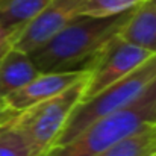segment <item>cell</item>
I'll return each mask as SVG.
<instances>
[{
    "label": "cell",
    "instance_id": "obj_6",
    "mask_svg": "<svg viewBox=\"0 0 156 156\" xmlns=\"http://www.w3.org/2000/svg\"><path fill=\"white\" fill-rule=\"evenodd\" d=\"M82 3L83 0H52L17 32L12 49L24 53L35 52L79 15Z\"/></svg>",
    "mask_w": 156,
    "mask_h": 156
},
{
    "label": "cell",
    "instance_id": "obj_2",
    "mask_svg": "<svg viewBox=\"0 0 156 156\" xmlns=\"http://www.w3.org/2000/svg\"><path fill=\"white\" fill-rule=\"evenodd\" d=\"M155 123L156 79L132 103L97 118L68 143L52 147L44 156H96L123 138Z\"/></svg>",
    "mask_w": 156,
    "mask_h": 156
},
{
    "label": "cell",
    "instance_id": "obj_11",
    "mask_svg": "<svg viewBox=\"0 0 156 156\" xmlns=\"http://www.w3.org/2000/svg\"><path fill=\"white\" fill-rule=\"evenodd\" d=\"M52 0H2L0 24L9 30L18 32Z\"/></svg>",
    "mask_w": 156,
    "mask_h": 156
},
{
    "label": "cell",
    "instance_id": "obj_15",
    "mask_svg": "<svg viewBox=\"0 0 156 156\" xmlns=\"http://www.w3.org/2000/svg\"><path fill=\"white\" fill-rule=\"evenodd\" d=\"M15 112H12V111H9L8 108H6V105L3 102V99L0 97V121H5V120H8L9 117H12Z\"/></svg>",
    "mask_w": 156,
    "mask_h": 156
},
{
    "label": "cell",
    "instance_id": "obj_14",
    "mask_svg": "<svg viewBox=\"0 0 156 156\" xmlns=\"http://www.w3.org/2000/svg\"><path fill=\"white\" fill-rule=\"evenodd\" d=\"M15 35H17V32L9 30V29H6L0 24V59L12 49Z\"/></svg>",
    "mask_w": 156,
    "mask_h": 156
},
{
    "label": "cell",
    "instance_id": "obj_13",
    "mask_svg": "<svg viewBox=\"0 0 156 156\" xmlns=\"http://www.w3.org/2000/svg\"><path fill=\"white\" fill-rule=\"evenodd\" d=\"M144 0H83L79 15L105 18L132 11Z\"/></svg>",
    "mask_w": 156,
    "mask_h": 156
},
{
    "label": "cell",
    "instance_id": "obj_1",
    "mask_svg": "<svg viewBox=\"0 0 156 156\" xmlns=\"http://www.w3.org/2000/svg\"><path fill=\"white\" fill-rule=\"evenodd\" d=\"M132 11L105 18L77 15L29 56L40 73L76 70L82 62L91 61L118 34Z\"/></svg>",
    "mask_w": 156,
    "mask_h": 156
},
{
    "label": "cell",
    "instance_id": "obj_5",
    "mask_svg": "<svg viewBox=\"0 0 156 156\" xmlns=\"http://www.w3.org/2000/svg\"><path fill=\"white\" fill-rule=\"evenodd\" d=\"M150 56V52L132 46L115 35L85 67L90 70V77L80 102L94 97L106 87L141 65Z\"/></svg>",
    "mask_w": 156,
    "mask_h": 156
},
{
    "label": "cell",
    "instance_id": "obj_10",
    "mask_svg": "<svg viewBox=\"0 0 156 156\" xmlns=\"http://www.w3.org/2000/svg\"><path fill=\"white\" fill-rule=\"evenodd\" d=\"M156 152V123L123 138L96 156H152Z\"/></svg>",
    "mask_w": 156,
    "mask_h": 156
},
{
    "label": "cell",
    "instance_id": "obj_18",
    "mask_svg": "<svg viewBox=\"0 0 156 156\" xmlns=\"http://www.w3.org/2000/svg\"><path fill=\"white\" fill-rule=\"evenodd\" d=\"M0 2H2V0H0Z\"/></svg>",
    "mask_w": 156,
    "mask_h": 156
},
{
    "label": "cell",
    "instance_id": "obj_16",
    "mask_svg": "<svg viewBox=\"0 0 156 156\" xmlns=\"http://www.w3.org/2000/svg\"><path fill=\"white\" fill-rule=\"evenodd\" d=\"M149 2H150V3H152V5L156 8V0H149Z\"/></svg>",
    "mask_w": 156,
    "mask_h": 156
},
{
    "label": "cell",
    "instance_id": "obj_9",
    "mask_svg": "<svg viewBox=\"0 0 156 156\" xmlns=\"http://www.w3.org/2000/svg\"><path fill=\"white\" fill-rule=\"evenodd\" d=\"M38 74L40 70L29 53L11 49L0 59V97L17 91Z\"/></svg>",
    "mask_w": 156,
    "mask_h": 156
},
{
    "label": "cell",
    "instance_id": "obj_4",
    "mask_svg": "<svg viewBox=\"0 0 156 156\" xmlns=\"http://www.w3.org/2000/svg\"><path fill=\"white\" fill-rule=\"evenodd\" d=\"M88 77L80 79L62 93L32 105L11 117L14 127L23 133L27 143L40 156L52 149L68 115L80 103Z\"/></svg>",
    "mask_w": 156,
    "mask_h": 156
},
{
    "label": "cell",
    "instance_id": "obj_7",
    "mask_svg": "<svg viewBox=\"0 0 156 156\" xmlns=\"http://www.w3.org/2000/svg\"><path fill=\"white\" fill-rule=\"evenodd\" d=\"M90 74L88 68L80 70H68V71H50L40 73L24 87L3 97L6 108L12 112H20L32 105L43 102L49 97H53L64 90L70 88L80 79Z\"/></svg>",
    "mask_w": 156,
    "mask_h": 156
},
{
    "label": "cell",
    "instance_id": "obj_8",
    "mask_svg": "<svg viewBox=\"0 0 156 156\" xmlns=\"http://www.w3.org/2000/svg\"><path fill=\"white\" fill-rule=\"evenodd\" d=\"M117 37L132 46L156 53V8L144 0L140 3L120 27Z\"/></svg>",
    "mask_w": 156,
    "mask_h": 156
},
{
    "label": "cell",
    "instance_id": "obj_3",
    "mask_svg": "<svg viewBox=\"0 0 156 156\" xmlns=\"http://www.w3.org/2000/svg\"><path fill=\"white\" fill-rule=\"evenodd\" d=\"M156 79V53L152 55L141 65L133 68L130 73L115 80L109 87L102 90L94 97L80 102L68 115L61 133L58 135L55 146H62L82 132L97 118L115 112L129 103H132L138 96Z\"/></svg>",
    "mask_w": 156,
    "mask_h": 156
},
{
    "label": "cell",
    "instance_id": "obj_17",
    "mask_svg": "<svg viewBox=\"0 0 156 156\" xmlns=\"http://www.w3.org/2000/svg\"><path fill=\"white\" fill-rule=\"evenodd\" d=\"M152 156H156V152H155V153H153V155H152Z\"/></svg>",
    "mask_w": 156,
    "mask_h": 156
},
{
    "label": "cell",
    "instance_id": "obj_12",
    "mask_svg": "<svg viewBox=\"0 0 156 156\" xmlns=\"http://www.w3.org/2000/svg\"><path fill=\"white\" fill-rule=\"evenodd\" d=\"M0 156H40L23 133L14 127L11 117L0 121Z\"/></svg>",
    "mask_w": 156,
    "mask_h": 156
}]
</instances>
